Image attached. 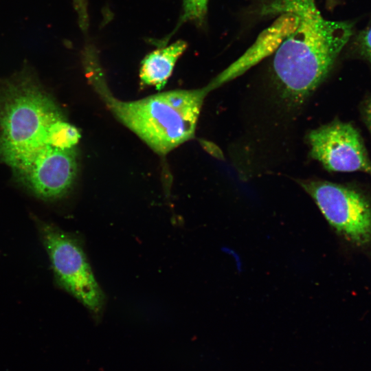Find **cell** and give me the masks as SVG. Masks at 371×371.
<instances>
[{
  "label": "cell",
  "instance_id": "cell-1",
  "mask_svg": "<svg viewBox=\"0 0 371 371\" xmlns=\"http://www.w3.org/2000/svg\"><path fill=\"white\" fill-rule=\"evenodd\" d=\"M80 139L30 73L0 80V161L36 196L54 201L69 192Z\"/></svg>",
  "mask_w": 371,
  "mask_h": 371
},
{
  "label": "cell",
  "instance_id": "cell-2",
  "mask_svg": "<svg viewBox=\"0 0 371 371\" xmlns=\"http://www.w3.org/2000/svg\"><path fill=\"white\" fill-rule=\"evenodd\" d=\"M261 12L295 18V28L276 50L273 69L282 97L300 104L329 74L352 34V23L326 19L315 0H268Z\"/></svg>",
  "mask_w": 371,
  "mask_h": 371
},
{
  "label": "cell",
  "instance_id": "cell-3",
  "mask_svg": "<svg viewBox=\"0 0 371 371\" xmlns=\"http://www.w3.org/2000/svg\"><path fill=\"white\" fill-rule=\"evenodd\" d=\"M88 77L113 114L153 151L165 155L192 139L207 86L177 89L133 101H122L111 93L104 75L93 60L87 61Z\"/></svg>",
  "mask_w": 371,
  "mask_h": 371
},
{
  "label": "cell",
  "instance_id": "cell-4",
  "mask_svg": "<svg viewBox=\"0 0 371 371\" xmlns=\"http://www.w3.org/2000/svg\"><path fill=\"white\" fill-rule=\"evenodd\" d=\"M34 222L51 261L56 284L99 318L104 295L87 262L80 239L50 223L36 218Z\"/></svg>",
  "mask_w": 371,
  "mask_h": 371
},
{
  "label": "cell",
  "instance_id": "cell-5",
  "mask_svg": "<svg viewBox=\"0 0 371 371\" xmlns=\"http://www.w3.org/2000/svg\"><path fill=\"white\" fill-rule=\"evenodd\" d=\"M329 225L355 247L371 245V201L351 186L321 180L300 181Z\"/></svg>",
  "mask_w": 371,
  "mask_h": 371
},
{
  "label": "cell",
  "instance_id": "cell-6",
  "mask_svg": "<svg viewBox=\"0 0 371 371\" xmlns=\"http://www.w3.org/2000/svg\"><path fill=\"white\" fill-rule=\"evenodd\" d=\"M311 157L329 171L362 172L371 176V161L358 131L335 120L308 135Z\"/></svg>",
  "mask_w": 371,
  "mask_h": 371
},
{
  "label": "cell",
  "instance_id": "cell-7",
  "mask_svg": "<svg viewBox=\"0 0 371 371\" xmlns=\"http://www.w3.org/2000/svg\"><path fill=\"white\" fill-rule=\"evenodd\" d=\"M279 14L272 25L260 35L256 43L243 56L207 85L210 91L242 75L277 49L296 25L295 18L292 14L284 12Z\"/></svg>",
  "mask_w": 371,
  "mask_h": 371
},
{
  "label": "cell",
  "instance_id": "cell-8",
  "mask_svg": "<svg viewBox=\"0 0 371 371\" xmlns=\"http://www.w3.org/2000/svg\"><path fill=\"white\" fill-rule=\"evenodd\" d=\"M186 47V42L178 41L148 54L142 60L139 69L142 84L155 87L157 90L162 89Z\"/></svg>",
  "mask_w": 371,
  "mask_h": 371
},
{
  "label": "cell",
  "instance_id": "cell-9",
  "mask_svg": "<svg viewBox=\"0 0 371 371\" xmlns=\"http://www.w3.org/2000/svg\"><path fill=\"white\" fill-rule=\"evenodd\" d=\"M209 0H183V12L179 24L192 21L201 25L205 21Z\"/></svg>",
  "mask_w": 371,
  "mask_h": 371
},
{
  "label": "cell",
  "instance_id": "cell-10",
  "mask_svg": "<svg viewBox=\"0 0 371 371\" xmlns=\"http://www.w3.org/2000/svg\"><path fill=\"white\" fill-rule=\"evenodd\" d=\"M355 45L359 54L371 63V25L359 34Z\"/></svg>",
  "mask_w": 371,
  "mask_h": 371
},
{
  "label": "cell",
  "instance_id": "cell-11",
  "mask_svg": "<svg viewBox=\"0 0 371 371\" xmlns=\"http://www.w3.org/2000/svg\"><path fill=\"white\" fill-rule=\"evenodd\" d=\"M361 111L363 120L371 133V97L364 101Z\"/></svg>",
  "mask_w": 371,
  "mask_h": 371
},
{
  "label": "cell",
  "instance_id": "cell-12",
  "mask_svg": "<svg viewBox=\"0 0 371 371\" xmlns=\"http://www.w3.org/2000/svg\"><path fill=\"white\" fill-rule=\"evenodd\" d=\"M339 0H326V5L328 9H333L335 8L338 3Z\"/></svg>",
  "mask_w": 371,
  "mask_h": 371
}]
</instances>
